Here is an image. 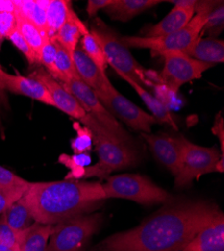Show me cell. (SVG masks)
<instances>
[{"label":"cell","instance_id":"17","mask_svg":"<svg viewBox=\"0 0 224 251\" xmlns=\"http://www.w3.org/2000/svg\"><path fill=\"white\" fill-rule=\"evenodd\" d=\"M185 53L206 64H219L224 61V43L221 39L199 36Z\"/></svg>","mask_w":224,"mask_h":251},{"label":"cell","instance_id":"28","mask_svg":"<svg viewBox=\"0 0 224 251\" xmlns=\"http://www.w3.org/2000/svg\"><path fill=\"white\" fill-rule=\"evenodd\" d=\"M81 50L85 51V53L95 62V65L99 68V70L106 74V70L108 67V62L105 56V53L100 47V45L97 43L94 36L91 34V32L83 35L81 38Z\"/></svg>","mask_w":224,"mask_h":251},{"label":"cell","instance_id":"36","mask_svg":"<svg viewBox=\"0 0 224 251\" xmlns=\"http://www.w3.org/2000/svg\"><path fill=\"white\" fill-rule=\"evenodd\" d=\"M17 27V16L15 12L0 13V37L7 38Z\"/></svg>","mask_w":224,"mask_h":251},{"label":"cell","instance_id":"35","mask_svg":"<svg viewBox=\"0 0 224 251\" xmlns=\"http://www.w3.org/2000/svg\"><path fill=\"white\" fill-rule=\"evenodd\" d=\"M29 182L17 176L10 170L0 165V186L1 187H24L28 186Z\"/></svg>","mask_w":224,"mask_h":251},{"label":"cell","instance_id":"8","mask_svg":"<svg viewBox=\"0 0 224 251\" xmlns=\"http://www.w3.org/2000/svg\"><path fill=\"white\" fill-rule=\"evenodd\" d=\"M100 222V214H93L79 215L53 225L47 251H85Z\"/></svg>","mask_w":224,"mask_h":251},{"label":"cell","instance_id":"22","mask_svg":"<svg viewBox=\"0 0 224 251\" xmlns=\"http://www.w3.org/2000/svg\"><path fill=\"white\" fill-rule=\"evenodd\" d=\"M53 225L34 222L23 232L19 251H47Z\"/></svg>","mask_w":224,"mask_h":251},{"label":"cell","instance_id":"31","mask_svg":"<svg viewBox=\"0 0 224 251\" xmlns=\"http://www.w3.org/2000/svg\"><path fill=\"white\" fill-rule=\"evenodd\" d=\"M74 127L77 131V135L72 140V149L75 155L85 154L92 149L93 146V135L92 132L86 127H79L77 123L74 125Z\"/></svg>","mask_w":224,"mask_h":251},{"label":"cell","instance_id":"2","mask_svg":"<svg viewBox=\"0 0 224 251\" xmlns=\"http://www.w3.org/2000/svg\"><path fill=\"white\" fill-rule=\"evenodd\" d=\"M24 198L34 222L55 225L94 210L106 195L99 182L64 180L29 182Z\"/></svg>","mask_w":224,"mask_h":251},{"label":"cell","instance_id":"34","mask_svg":"<svg viewBox=\"0 0 224 251\" xmlns=\"http://www.w3.org/2000/svg\"><path fill=\"white\" fill-rule=\"evenodd\" d=\"M7 38L11 41V44L26 57L29 65L38 64V60L35 53L30 49V47L26 43V40L24 38V36L22 35V33H20L17 27L11 32V34Z\"/></svg>","mask_w":224,"mask_h":251},{"label":"cell","instance_id":"29","mask_svg":"<svg viewBox=\"0 0 224 251\" xmlns=\"http://www.w3.org/2000/svg\"><path fill=\"white\" fill-rule=\"evenodd\" d=\"M39 64H42L47 72L56 80H62L57 68H56V49L54 40L47 38L44 43L42 51L39 55Z\"/></svg>","mask_w":224,"mask_h":251},{"label":"cell","instance_id":"23","mask_svg":"<svg viewBox=\"0 0 224 251\" xmlns=\"http://www.w3.org/2000/svg\"><path fill=\"white\" fill-rule=\"evenodd\" d=\"M50 0H14L15 12L22 14L32 23L45 36L47 22V8Z\"/></svg>","mask_w":224,"mask_h":251},{"label":"cell","instance_id":"21","mask_svg":"<svg viewBox=\"0 0 224 251\" xmlns=\"http://www.w3.org/2000/svg\"><path fill=\"white\" fill-rule=\"evenodd\" d=\"M120 76L124 80H126L129 85L136 91V93L140 96L142 100L144 101L147 108L152 113V116L158 121L159 124H167V125H170L173 129L178 130V127L176 126V124L171 116V113L164 101L160 100L157 97L150 94L145 88L141 87L140 85H138V83H136L132 79L128 78L127 76H125V75H120Z\"/></svg>","mask_w":224,"mask_h":251},{"label":"cell","instance_id":"3","mask_svg":"<svg viewBox=\"0 0 224 251\" xmlns=\"http://www.w3.org/2000/svg\"><path fill=\"white\" fill-rule=\"evenodd\" d=\"M221 2L222 1H197L195 13L189 24L177 32L153 37L126 35L121 36V40L128 49L150 50L152 56H162L163 54L173 51L185 53L194 41L201 36L202 29L206 24L210 12Z\"/></svg>","mask_w":224,"mask_h":251},{"label":"cell","instance_id":"18","mask_svg":"<svg viewBox=\"0 0 224 251\" xmlns=\"http://www.w3.org/2000/svg\"><path fill=\"white\" fill-rule=\"evenodd\" d=\"M193 9H184L174 6V8L163 18L160 23L147 29L144 36H163L177 32L184 28L193 17Z\"/></svg>","mask_w":224,"mask_h":251},{"label":"cell","instance_id":"5","mask_svg":"<svg viewBox=\"0 0 224 251\" xmlns=\"http://www.w3.org/2000/svg\"><path fill=\"white\" fill-rule=\"evenodd\" d=\"M106 199L120 198L142 205L165 204L173 197L148 177L139 174H120L109 177L103 185Z\"/></svg>","mask_w":224,"mask_h":251},{"label":"cell","instance_id":"26","mask_svg":"<svg viewBox=\"0 0 224 251\" xmlns=\"http://www.w3.org/2000/svg\"><path fill=\"white\" fill-rule=\"evenodd\" d=\"M15 14L17 16V28L35 53L39 64L40 51H42L45 40L49 37L45 36L40 32V30L32 23H30L27 18L17 12H15Z\"/></svg>","mask_w":224,"mask_h":251},{"label":"cell","instance_id":"39","mask_svg":"<svg viewBox=\"0 0 224 251\" xmlns=\"http://www.w3.org/2000/svg\"><path fill=\"white\" fill-rule=\"evenodd\" d=\"M174 3V6L184 8V9H193L195 11V7L197 5L196 0H174V1H169Z\"/></svg>","mask_w":224,"mask_h":251},{"label":"cell","instance_id":"1","mask_svg":"<svg viewBox=\"0 0 224 251\" xmlns=\"http://www.w3.org/2000/svg\"><path fill=\"white\" fill-rule=\"evenodd\" d=\"M221 211L204 200H174L133 229L101 241L94 251H182Z\"/></svg>","mask_w":224,"mask_h":251},{"label":"cell","instance_id":"27","mask_svg":"<svg viewBox=\"0 0 224 251\" xmlns=\"http://www.w3.org/2000/svg\"><path fill=\"white\" fill-rule=\"evenodd\" d=\"M54 44L56 49V68L60 76H62V80L59 82L66 83L73 78H78L73 57L57 41L54 40Z\"/></svg>","mask_w":224,"mask_h":251},{"label":"cell","instance_id":"9","mask_svg":"<svg viewBox=\"0 0 224 251\" xmlns=\"http://www.w3.org/2000/svg\"><path fill=\"white\" fill-rule=\"evenodd\" d=\"M93 144L96 146L99 162L94 166L86 167L84 179L90 177L104 179L112 172L128 168L138 161V154L129 145L99 135H93Z\"/></svg>","mask_w":224,"mask_h":251},{"label":"cell","instance_id":"38","mask_svg":"<svg viewBox=\"0 0 224 251\" xmlns=\"http://www.w3.org/2000/svg\"><path fill=\"white\" fill-rule=\"evenodd\" d=\"M212 132L220 142V149H221V155H224V127H223V119L221 117V114H218L215 119L214 126L212 127ZM224 157V156H223Z\"/></svg>","mask_w":224,"mask_h":251},{"label":"cell","instance_id":"32","mask_svg":"<svg viewBox=\"0 0 224 251\" xmlns=\"http://www.w3.org/2000/svg\"><path fill=\"white\" fill-rule=\"evenodd\" d=\"M27 187L28 186H24V187L0 186V215H2V213L14 202L24 197Z\"/></svg>","mask_w":224,"mask_h":251},{"label":"cell","instance_id":"40","mask_svg":"<svg viewBox=\"0 0 224 251\" xmlns=\"http://www.w3.org/2000/svg\"><path fill=\"white\" fill-rule=\"evenodd\" d=\"M16 6L14 0H0V13L15 12Z\"/></svg>","mask_w":224,"mask_h":251},{"label":"cell","instance_id":"6","mask_svg":"<svg viewBox=\"0 0 224 251\" xmlns=\"http://www.w3.org/2000/svg\"><path fill=\"white\" fill-rule=\"evenodd\" d=\"M28 76L37 80L40 83H43L46 87L53 100L54 108H57L68 116L79 121L80 123H83L85 127L89 129L93 135L106 137L119 143H122L114 134H112L107 128H105L103 125H100L95 118L89 115L83 109V107L80 106L79 102L75 100V98L71 93H69L63 87L62 83L55 78H53L47 71L39 69L31 73Z\"/></svg>","mask_w":224,"mask_h":251},{"label":"cell","instance_id":"42","mask_svg":"<svg viewBox=\"0 0 224 251\" xmlns=\"http://www.w3.org/2000/svg\"><path fill=\"white\" fill-rule=\"evenodd\" d=\"M2 41H3V38L0 37V50H1V46H2Z\"/></svg>","mask_w":224,"mask_h":251},{"label":"cell","instance_id":"11","mask_svg":"<svg viewBox=\"0 0 224 251\" xmlns=\"http://www.w3.org/2000/svg\"><path fill=\"white\" fill-rule=\"evenodd\" d=\"M164 68L160 75L161 85L169 92L176 94L187 82L198 79L214 65L194 59L181 51L163 54Z\"/></svg>","mask_w":224,"mask_h":251},{"label":"cell","instance_id":"4","mask_svg":"<svg viewBox=\"0 0 224 251\" xmlns=\"http://www.w3.org/2000/svg\"><path fill=\"white\" fill-rule=\"evenodd\" d=\"M90 32L103 50L108 65L119 75L127 76L143 88L151 86L152 81L148 72L134 58L116 32L105 25L94 26Z\"/></svg>","mask_w":224,"mask_h":251},{"label":"cell","instance_id":"20","mask_svg":"<svg viewBox=\"0 0 224 251\" xmlns=\"http://www.w3.org/2000/svg\"><path fill=\"white\" fill-rule=\"evenodd\" d=\"M89 32L90 30L87 28V26L81 23V20L77 17L75 12L72 10L70 12L68 20L58 30L54 40L57 41L60 46L64 47L73 57L74 52L77 48L80 36H83Z\"/></svg>","mask_w":224,"mask_h":251},{"label":"cell","instance_id":"24","mask_svg":"<svg viewBox=\"0 0 224 251\" xmlns=\"http://www.w3.org/2000/svg\"><path fill=\"white\" fill-rule=\"evenodd\" d=\"M73 10L72 2L66 0H50L47 8L46 32L50 39L54 40L58 30L68 20Z\"/></svg>","mask_w":224,"mask_h":251},{"label":"cell","instance_id":"16","mask_svg":"<svg viewBox=\"0 0 224 251\" xmlns=\"http://www.w3.org/2000/svg\"><path fill=\"white\" fill-rule=\"evenodd\" d=\"M73 60L78 78L85 82L94 91H99L105 85L108 76L101 73L95 62L85 53L80 47H77L74 52Z\"/></svg>","mask_w":224,"mask_h":251},{"label":"cell","instance_id":"33","mask_svg":"<svg viewBox=\"0 0 224 251\" xmlns=\"http://www.w3.org/2000/svg\"><path fill=\"white\" fill-rule=\"evenodd\" d=\"M23 232L12 229L2 218H0V245L8 246L19 251Z\"/></svg>","mask_w":224,"mask_h":251},{"label":"cell","instance_id":"41","mask_svg":"<svg viewBox=\"0 0 224 251\" xmlns=\"http://www.w3.org/2000/svg\"><path fill=\"white\" fill-rule=\"evenodd\" d=\"M0 251H18L14 248L8 247V246H4V245H0Z\"/></svg>","mask_w":224,"mask_h":251},{"label":"cell","instance_id":"19","mask_svg":"<svg viewBox=\"0 0 224 251\" xmlns=\"http://www.w3.org/2000/svg\"><path fill=\"white\" fill-rule=\"evenodd\" d=\"M161 0H114L105 12L114 20L128 22L138 14L162 3Z\"/></svg>","mask_w":224,"mask_h":251},{"label":"cell","instance_id":"37","mask_svg":"<svg viewBox=\"0 0 224 251\" xmlns=\"http://www.w3.org/2000/svg\"><path fill=\"white\" fill-rule=\"evenodd\" d=\"M114 0H90L87 5V12L89 16H94L100 9H106L111 4H113Z\"/></svg>","mask_w":224,"mask_h":251},{"label":"cell","instance_id":"7","mask_svg":"<svg viewBox=\"0 0 224 251\" xmlns=\"http://www.w3.org/2000/svg\"><path fill=\"white\" fill-rule=\"evenodd\" d=\"M181 148V168L175 176V188L182 189L202 175L217 172V164L224 157L212 147H202L183 137H178Z\"/></svg>","mask_w":224,"mask_h":251},{"label":"cell","instance_id":"10","mask_svg":"<svg viewBox=\"0 0 224 251\" xmlns=\"http://www.w3.org/2000/svg\"><path fill=\"white\" fill-rule=\"evenodd\" d=\"M105 109L115 118L120 119L129 127L141 133H151L152 126L159 124L150 114L136 106L130 100L120 94L108 78L100 90L95 91Z\"/></svg>","mask_w":224,"mask_h":251},{"label":"cell","instance_id":"13","mask_svg":"<svg viewBox=\"0 0 224 251\" xmlns=\"http://www.w3.org/2000/svg\"><path fill=\"white\" fill-rule=\"evenodd\" d=\"M0 91H7L15 95L25 96L34 100L53 107V100L43 83L20 75H11L0 66Z\"/></svg>","mask_w":224,"mask_h":251},{"label":"cell","instance_id":"12","mask_svg":"<svg viewBox=\"0 0 224 251\" xmlns=\"http://www.w3.org/2000/svg\"><path fill=\"white\" fill-rule=\"evenodd\" d=\"M62 83V82H60ZM63 87L71 93L79 102L83 109L95 118L100 125H103L112 134H114L122 143L126 145L131 144L132 140L129 134L122 127L117 119H115L100 101L94 90L88 87L79 78H73L66 83H62Z\"/></svg>","mask_w":224,"mask_h":251},{"label":"cell","instance_id":"30","mask_svg":"<svg viewBox=\"0 0 224 251\" xmlns=\"http://www.w3.org/2000/svg\"><path fill=\"white\" fill-rule=\"evenodd\" d=\"M223 25H224V5L222 1L208 15L206 24L202 29L201 36L203 33L208 32V34L212 38H214V36L218 35L223 30Z\"/></svg>","mask_w":224,"mask_h":251},{"label":"cell","instance_id":"25","mask_svg":"<svg viewBox=\"0 0 224 251\" xmlns=\"http://www.w3.org/2000/svg\"><path fill=\"white\" fill-rule=\"evenodd\" d=\"M1 218L17 232H24L34 220L24 197L14 202L2 213Z\"/></svg>","mask_w":224,"mask_h":251},{"label":"cell","instance_id":"14","mask_svg":"<svg viewBox=\"0 0 224 251\" xmlns=\"http://www.w3.org/2000/svg\"><path fill=\"white\" fill-rule=\"evenodd\" d=\"M141 136L149 145L155 158L175 177L181 168V148L178 138L151 133H141Z\"/></svg>","mask_w":224,"mask_h":251},{"label":"cell","instance_id":"15","mask_svg":"<svg viewBox=\"0 0 224 251\" xmlns=\"http://www.w3.org/2000/svg\"><path fill=\"white\" fill-rule=\"evenodd\" d=\"M182 251H224V215L220 212Z\"/></svg>","mask_w":224,"mask_h":251}]
</instances>
